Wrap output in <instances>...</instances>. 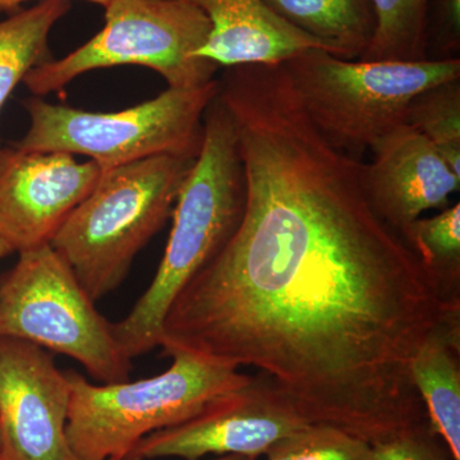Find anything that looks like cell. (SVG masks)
I'll return each mask as SVG.
<instances>
[{
  "instance_id": "obj_1",
  "label": "cell",
  "mask_w": 460,
  "mask_h": 460,
  "mask_svg": "<svg viewBox=\"0 0 460 460\" xmlns=\"http://www.w3.org/2000/svg\"><path fill=\"white\" fill-rule=\"evenodd\" d=\"M219 83L246 205L169 307L165 356L259 368L307 422L371 447L429 429L411 362L459 323L458 296L377 214L363 163L314 127L283 63L230 66Z\"/></svg>"
},
{
  "instance_id": "obj_2",
  "label": "cell",
  "mask_w": 460,
  "mask_h": 460,
  "mask_svg": "<svg viewBox=\"0 0 460 460\" xmlns=\"http://www.w3.org/2000/svg\"><path fill=\"white\" fill-rule=\"evenodd\" d=\"M244 205L246 175L237 128L217 93L205 111L204 142L178 193L159 270L128 316L113 323L114 337L129 359L159 347L175 296L228 243Z\"/></svg>"
},
{
  "instance_id": "obj_3",
  "label": "cell",
  "mask_w": 460,
  "mask_h": 460,
  "mask_svg": "<svg viewBox=\"0 0 460 460\" xmlns=\"http://www.w3.org/2000/svg\"><path fill=\"white\" fill-rule=\"evenodd\" d=\"M195 160L160 155L102 171L66 217L50 244L93 301L122 284L136 255L164 226Z\"/></svg>"
},
{
  "instance_id": "obj_4",
  "label": "cell",
  "mask_w": 460,
  "mask_h": 460,
  "mask_svg": "<svg viewBox=\"0 0 460 460\" xmlns=\"http://www.w3.org/2000/svg\"><path fill=\"white\" fill-rule=\"evenodd\" d=\"M172 358L163 374L135 383L93 385L77 372H65L71 387L66 435L78 459L124 460L147 435L193 419L253 380L192 354Z\"/></svg>"
},
{
  "instance_id": "obj_5",
  "label": "cell",
  "mask_w": 460,
  "mask_h": 460,
  "mask_svg": "<svg viewBox=\"0 0 460 460\" xmlns=\"http://www.w3.org/2000/svg\"><path fill=\"white\" fill-rule=\"evenodd\" d=\"M283 65L314 127L330 144L356 159L407 123L416 96L460 80L459 58L367 62L310 49Z\"/></svg>"
},
{
  "instance_id": "obj_6",
  "label": "cell",
  "mask_w": 460,
  "mask_h": 460,
  "mask_svg": "<svg viewBox=\"0 0 460 460\" xmlns=\"http://www.w3.org/2000/svg\"><path fill=\"white\" fill-rule=\"evenodd\" d=\"M219 89V80L193 89L169 87L155 99L115 113L27 99L30 128L12 146L87 156L102 171L160 155L195 160L204 142L206 109Z\"/></svg>"
},
{
  "instance_id": "obj_7",
  "label": "cell",
  "mask_w": 460,
  "mask_h": 460,
  "mask_svg": "<svg viewBox=\"0 0 460 460\" xmlns=\"http://www.w3.org/2000/svg\"><path fill=\"white\" fill-rule=\"evenodd\" d=\"M105 26L83 47L49 60L23 78L33 95L59 93L78 75L114 66H142L171 89H193L215 80L220 68L199 56L211 33L201 9L187 0H111Z\"/></svg>"
},
{
  "instance_id": "obj_8",
  "label": "cell",
  "mask_w": 460,
  "mask_h": 460,
  "mask_svg": "<svg viewBox=\"0 0 460 460\" xmlns=\"http://www.w3.org/2000/svg\"><path fill=\"white\" fill-rule=\"evenodd\" d=\"M0 278V337L66 354L104 384L128 381L131 359L113 323L96 310L74 271L51 244L22 251Z\"/></svg>"
},
{
  "instance_id": "obj_9",
  "label": "cell",
  "mask_w": 460,
  "mask_h": 460,
  "mask_svg": "<svg viewBox=\"0 0 460 460\" xmlns=\"http://www.w3.org/2000/svg\"><path fill=\"white\" fill-rule=\"evenodd\" d=\"M308 423L268 378H253L193 419L147 435L124 460H199L208 454L257 459L279 438Z\"/></svg>"
},
{
  "instance_id": "obj_10",
  "label": "cell",
  "mask_w": 460,
  "mask_h": 460,
  "mask_svg": "<svg viewBox=\"0 0 460 460\" xmlns=\"http://www.w3.org/2000/svg\"><path fill=\"white\" fill-rule=\"evenodd\" d=\"M69 401L44 348L0 337V460H80L66 440Z\"/></svg>"
},
{
  "instance_id": "obj_11",
  "label": "cell",
  "mask_w": 460,
  "mask_h": 460,
  "mask_svg": "<svg viewBox=\"0 0 460 460\" xmlns=\"http://www.w3.org/2000/svg\"><path fill=\"white\" fill-rule=\"evenodd\" d=\"M102 172L69 154L0 148V241L13 252L49 244Z\"/></svg>"
},
{
  "instance_id": "obj_12",
  "label": "cell",
  "mask_w": 460,
  "mask_h": 460,
  "mask_svg": "<svg viewBox=\"0 0 460 460\" xmlns=\"http://www.w3.org/2000/svg\"><path fill=\"white\" fill-rule=\"evenodd\" d=\"M371 150L374 162L362 165L366 192L384 222L401 235L420 214L445 208L459 190L460 175L407 123L381 137Z\"/></svg>"
},
{
  "instance_id": "obj_13",
  "label": "cell",
  "mask_w": 460,
  "mask_h": 460,
  "mask_svg": "<svg viewBox=\"0 0 460 460\" xmlns=\"http://www.w3.org/2000/svg\"><path fill=\"white\" fill-rule=\"evenodd\" d=\"M204 12L211 33L199 56L219 66L281 65L326 48L278 17L262 0H187Z\"/></svg>"
},
{
  "instance_id": "obj_14",
  "label": "cell",
  "mask_w": 460,
  "mask_h": 460,
  "mask_svg": "<svg viewBox=\"0 0 460 460\" xmlns=\"http://www.w3.org/2000/svg\"><path fill=\"white\" fill-rule=\"evenodd\" d=\"M459 323L441 329L420 348L411 362V378L429 428L460 460Z\"/></svg>"
},
{
  "instance_id": "obj_15",
  "label": "cell",
  "mask_w": 460,
  "mask_h": 460,
  "mask_svg": "<svg viewBox=\"0 0 460 460\" xmlns=\"http://www.w3.org/2000/svg\"><path fill=\"white\" fill-rule=\"evenodd\" d=\"M270 11L332 56L359 59L374 36L376 20L370 0H262Z\"/></svg>"
},
{
  "instance_id": "obj_16",
  "label": "cell",
  "mask_w": 460,
  "mask_h": 460,
  "mask_svg": "<svg viewBox=\"0 0 460 460\" xmlns=\"http://www.w3.org/2000/svg\"><path fill=\"white\" fill-rule=\"evenodd\" d=\"M69 8V0H41L0 21V111L26 75L51 60V29Z\"/></svg>"
},
{
  "instance_id": "obj_17",
  "label": "cell",
  "mask_w": 460,
  "mask_h": 460,
  "mask_svg": "<svg viewBox=\"0 0 460 460\" xmlns=\"http://www.w3.org/2000/svg\"><path fill=\"white\" fill-rule=\"evenodd\" d=\"M376 27L359 60L420 62L428 57L429 0H370Z\"/></svg>"
},
{
  "instance_id": "obj_18",
  "label": "cell",
  "mask_w": 460,
  "mask_h": 460,
  "mask_svg": "<svg viewBox=\"0 0 460 460\" xmlns=\"http://www.w3.org/2000/svg\"><path fill=\"white\" fill-rule=\"evenodd\" d=\"M402 237L429 274L452 295L447 286H458L460 271V205L436 217L417 219Z\"/></svg>"
},
{
  "instance_id": "obj_19",
  "label": "cell",
  "mask_w": 460,
  "mask_h": 460,
  "mask_svg": "<svg viewBox=\"0 0 460 460\" xmlns=\"http://www.w3.org/2000/svg\"><path fill=\"white\" fill-rule=\"evenodd\" d=\"M407 124L416 129L460 175V81L438 84L411 102Z\"/></svg>"
},
{
  "instance_id": "obj_20",
  "label": "cell",
  "mask_w": 460,
  "mask_h": 460,
  "mask_svg": "<svg viewBox=\"0 0 460 460\" xmlns=\"http://www.w3.org/2000/svg\"><path fill=\"white\" fill-rule=\"evenodd\" d=\"M371 445L356 436L321 423L279 438L265 453L266 460H368Z\"/></svg>"
},
{
  "instance_id": "obj_21",
  "label": "cell",
  "mask_w": 460,
  "mask_h": 460,
  "mask_svg": "<svg viewBox=\"0 0 460 460\" xmlns=\"http://www.w3.org/2000/svg\"><path fill=\"white\" fill-rule=\"evenodd\" d=\"M426 35L429 59H458L460 0H429Z\"/></svg>"
},
{
  "instance_id": "obj_22",
  "label": "cell",
  "mask_w": 460,
  "mask_h": 460,
  "mask_svg": "<svg viewBox=\"0 0 460 460\" xmlns=\"http://www.w3.org/2000/svg\"><path fill=\"white\" fill-rule=\"evenodd\" d=\"M431 429L411 432L372 445L368 460H447Z\"/></svg>"
},
{
  "instance_id": "obj_23",
  "label": "cell",
  "mask_w": 460,
  "mask_h": 460,
  "mask_svg": "<svg viewBox=\"0 0 460 460\" xmlns=\"http://www.w3.org/2000/svg\"><path fill=\"white\" fill-rule=\"evenodd\" d=\"M25 2H29V0H0V11L12 12V13L14 12L16 13L18 7ZM87 2L102 5V7L105 8L111 3V0H87Z\"/></svg>"
},
{
  "instance_id": "obj_24",
  "label": "cell",
  "mask_w": 460,
  "mask_h": 460,
  "mask_svg": "<svg viewBox=\"0 0 460 460\" xmlns=\"http://www.w3.org/2000/svg\"><path fill=\"white\" fill-rule=\"evenodd\" d=\"M12 252H13V251H12L4 242L0 241V260L4 259L5 256L11 255Z\"/></svg>"
},
{
  "instance_id": "obj_25",
  "label": "cell",
  "mask_w": 460,
  "mask_h": 460,
  "mask_svg": "<svg viewBox=\"0 0 460 460\" xmlns=\"http://www.w3.org/2000/svg\"><path fill=\"white\" fill-rule=\"evenodd\" d=\"M215 460H248L247 458H244V456H219V458Z\"/></svg>"
},
{
  "instance_id": "obj_26",
  "label": "cell",
  "mask_w": 460,
  "mask_h": 460,
  "mask_svg": "<svg viewBox=\"0 0 460 460\" xmlns=\"http://www.w3.org/2000/svg\"><path fill=\"white\" fill-rule=\"evenodd\" d=\"M248 460H256V459H248Z\"/></svg>"
}]
</instances>
